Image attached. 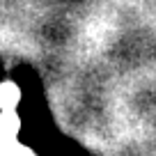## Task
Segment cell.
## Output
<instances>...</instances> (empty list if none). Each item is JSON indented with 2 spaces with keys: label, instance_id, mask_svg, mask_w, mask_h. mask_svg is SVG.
<instances>
[{
  "label": "cell",
  "instance_id": "6da1fadb",
  "mask_svg": "<svg viewBox=\"0 0 156 156\" xmlns=\"http://www.w3.org/2000/svg\"><path fill=\"white\" fill-rule=\"evenodd\" d=\"M21 131V119L14 110H2L0 112V156H5L7 149L16 142Z\"/></svg>",
  "mask_w": 156,
  "mask_h": 156
},
{
  "label": "cell",
  "instance_id": "7a4b0ae2",
  "mask_svg": "<svg viewBox=\"0 0 156 156\" xmlns=\"http://www.w3.org/2000/svg\"><path fill=\"white\" fill-rule=\"evenodd\" d=\"M21 101V87L14 80L0 83V110H14Z\"/></svg>",
  "mask_w": 156,
  "mask_h": 156
},
{
  "label": "cell",
  "instance_id": "3957f363",
  "mask_svg": "<svg viewBox=\"0 0 156 156\" xmlns=\"http://www.w3.org/2000/svg\"><path fill=\"white\" fill-rule=\"evenodd\" d=\"M5 156H34V151L30 149L28 145H23V142H19L16 140L14 145L9 147V149H7V154Z\"/></svg>",
  "mask_w": 156,
  "mask_h": 156
}]
</instances>
